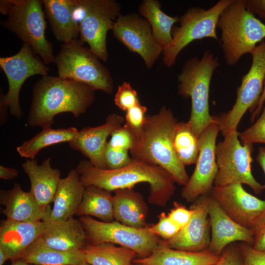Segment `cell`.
I'll list each match as a JSON object with an SVG mask.
<instances>
[{"instance_id":"9","label":"cell","mask_w":265,"mask_h":265,"mask_svg":"<svg viewBox=\"0 0 265 265\" xmlns=\"http://www.w3.org/2000/svg\"><path fill=\"white\" fill-rule=\"evenodd\" d=\"M253 145L241 144L238 132L234 131L216 145L218 171L213 185L222 186L234 184H245L256 194L265 189L253 177L251 171Z\"/></svg>"},{"instance_id":"29","label":"cell","mask_w":265,"mask_h":265,"mask_svg":"<svg viewBox=\"0 0 265 265\" xmlns=\"http://www.w3.org/2000/svg\"><path fill=\"white\" fill-rule=\"evenodd\" d=\"M139 15L150 24L153 35L163 50L172 41V29L179 22L178 16H170L161 9V4L157 0H144L140 3Z\"/></svg>"},{"instance_id":"43","label":"cell","mask_w":265,"mask_h":265,"mask_svg":"<svg viewBox=\"0 0 265 265\" xmlns=\"http://www.w3.org/2000/svg\"><path fill=\"white\" fill-rule=\"evenodd\" d=\"M252 230L254 238L253 248L258 251H265V212Z\"/></svg>"},{"instance_id":"50","label":"cell","mask_w":265,"mask_h":265,"mask_svg":"<svg viewBox=\"0 0 265 265\" xmlns=\"http://www.w3.org/2000/svg\"><path fill=\"white\" fill-rule=\"evenodd\" d=\"M11 265H36L29 264L22 260L17 259V260L12 261V264Z\"/></svg>"},{"instance_id":"34","label":"cell","mask_w":265,"mask_h":265,"mask_svg":"<svg viewBox=\"0 0 265 265\" xmlns=\"http://www.w3.org/2000/svg\"><path fill=\"white\" fill-rule=\"evenodd\" d=\"M238 137L242 144H265V102L258 119L250 127L238 132Z\"/></svg>"},{"instance_id":"1","label":"cell","mask_w":265,"mask_h":265,"mask_svg":"<svg viewBox=\"0 0 265 265\" xmlns=\"http://www.w3.org/2000/svg\"><path fill=\"white\" fill-rule=\"evenodd\" d=\"M75 170L84 187L94 186L110 192L131 189L141 183H148L149 202L161 207L165 206L176 189L175 180L165 170L134 159L128 165L114 170L101 169L89 160H82Z\"/></svg>"},{"instance_id":"13","label":"cell","mask_w":265,"mask_h":265,"mask_svg":"<svg viewBox=\"0 0 265 265\" xmlns=\"http://www.w3.org/2000/svg\"><path fill=\"white\" fill-rule=\"evenodd\" d=\"M0 66L8 82V91L4 95V102L10 115L20 119L23 112L20 105L19 94L23 84L31 76L48 75L50 68L36 56L31 46L26 43H23L20 51L15 55L1 57Z\"/></svg>"},{"instance_id":"8","label":"cell","mask_w":265,"mask_h":265,"mask_svg":"<svg viewBox=\"0 0 265 265\" xmlns=\"http://www.w3.org/2000/svg\"><path fill=\"white\" fill-rule=\"evenodd\" d=\"M231 1L220 0L208 9L192 7L179 17V26L172 27V41L162 51L165 66L171 67L180 52L195 40L210 38L218 41L216 33L218 20Z\"/></svg>"},{"instance_id":"44","label":"cell","mask_w":265,"mask_h":265,"mask_svg":"<svg viewBox=\"0 0 265 265\" xmlns=\"http://www.w3.org/2000/svg\"><path fill=\"white\" fill-rule=\"evenodd\" d=\"M247 8L265 21V0H245Z\"/></svg>"},{"instance_id":"2","label":"cell","mask_w":265,"mask_h":265,"mask_svg":"<svg viewBox=\"0 0 265 265\" xmlns=\"http://www.w3.org/2000/svg\"><path fill=\"white\" fill-rule=\"evenodd\" d=\"M95 91L83 83L58 76H42L33 87L27 124L42 128L51 127L55 115L63 112H71L79 117L93 103Z\"/></svg>"},{"instance_id":"11","label":"cell","mask_w":265,"mask_h":265,"mask_svg":"<svg viewBox=\"0 0 265 265\" xmlns=\"http://www.w3.org/2000/svg\"><path fill=\"white\" fill-rule=\"evenodd\" d=\"M80 40L86 43L90 49L105 62L108 58L106 47L107 32L112 30L121 14V5L114 0H77Z\"/></svg>"},{"instance_id":"20","label":"cell","mask_w":265,"mask_h":265,"mask_svg":"<svg viewBox=\"0 0 265 265\" xmlns=\"http://www.w3.org/2000/svg\"><path fill=\"white\" fill-rule=\"evenodd\" d=\"M0 203L4 207L1 212L7 219L20 222L42 221L52 210L50 206L42 208L30 190L25 191L17 183L10 189L0 190Z\"/></svg>"},{"instance_id":"32","label":"cell","mask_w":265,"mask_h":265,"mask_svg":"<svg viewBox=\"0 0 265 265\" xmlns=\"http://www.w3.org/2000/svg\"><path fill=\"white\" fill-rule=\"evenodd\" d=\"M78 130L75 127L54 129L51 127L42 130L31 139L24 141L16 148L19 155L33 159L42 149L62 142H70L77 136Z\"/></svg>"},{"instance_id":"40","label":"cell","mask_w":265,"mask_h":265,"mask_svg":"<svg viewBox=\"0 0 265 265\" xmlns=\"http://www.w3.org/2000/svg\"><path fill=\"white\" fill-rule=\"evenodd\" d=\"M238 246L242 265H265V251L256 250L245 242H241Z\"/></svg>"},{"instance_id":"49","label":"cell","mask_w":265,"mask_h":265,"mask_svg":"<svg viewBox=\"0 0 265 265\" xmlns=\"http://www.w3.org/2000/svg\"><path fill=\"white\" fill-rule=\"evenodd\" d=\"M9 259V257L7 252L2 247L0 246V265H3Z\"/></svg>"},{"instance_id":"25","label":"cell","mask_w":265,"mask_h":265,"mask_svg":"<svg viewBox=\"0 0 265 265\" xmlns=\"http://www.w3.org/2000/svg\"><path fill=\"white\" fill-rule=\"evenodd\" d=\"M84 189L79 174L75 169H71L59 182L53 208L48 214V218L52 220L62 221L74 217L81 202Z\"/></svg>"},{"instance_id":"4","label":"cell","mask_w":265,"mask_h":265,"mask_svg":"<svg viewBox=\"0 0 265 265\" xmlns=\"http://www.w3.org/2000/svg\"><path fill=\"white\" fill-rule=\"evenodd\" d=\"M217 27L226 63L236 65L265 38V24L246 7L245 0H231L221 13Z\"/></svg>"},{"instance_id":"16","label":"cell","mask_w":265,"mask_h":265,"mask_svg":"<svg viewBox=\"0 0 265 265\" xmlns=\"http://www.w3.org/2000/svg\"><path fill=\"white\" fill-rule=\"evenodd\" d=\"M211 192L229 217L247 229L252 230L265 212V200L249 193L242 184L213 186Z\"/></svg>"},{"instance_id":"27","label":"cell","mask_w":265,"mask_h":265,"mask_svg":"<svg viewBox=\"0 0 265 265\" xmlns=\"http://www.w3.org/2000/svg\"><path fill=\"white\" fill-rule=\"evenodd\" d=\"M113 205L114 219L123 224L137 228H145L148 207L142 195L131 189L114 191Z\"/></svg>"},{"instance_id":"41","label":"cell","mask_w":265,"mask_h":265,"mask_svg":"<svg viewBox=\"0 0 265 265\" xmlns=\"http://www.w3.org/2000/svg\"><path fill=\"white\" fill-rule=\"evenodd\" d=\"M169 218L181 230L185 228L190 222L192 217L191 210L185 206L174 202V206L168 213Z\"/></svg>"},{"instance_id":"30","label":"cell","mask_w":265,"mask_h":265,"mask_svg":"<svg viewBox=\"0 0 265 265\" xmlns=\"http://www.w3.org/2000/svg\"><path fill=\"white\" fill-rule=\"evenodd\" d=\"M81 251L84 261L91 265H132L136 254L128 248L108 242L87 243Z\"/></svg>"},{"instance_id":"18","label":"cell","mask_w":265,"mask_h":265,"mask_svg":"<svg viewBox=\"0 0 265 265\" xmlns=\"http://www.w3.org/2000/svg\"><path fill=\"white\" fill-rule=\"evenodd\" d=\"M209 216L211 226V240L209 250L220 256L225 248L235 241L245 242L252 245L254 233L229 217L216 200L210 195Z\"/></svg>"},{"instance_id":"3","label":"cell","mask_w":265,"mask_h":265,"mask_svg":"<svg viewBox=\"0 0 265 265\" xmlns=\"http://www.w3.org/2000/svg\"><path fill=\"white\" fill-rule=\"evenodd\" d=\"M178 122L171 109L164 106L157 113L146 115L140 132L135 136L134 146L130 152L132 159L161 167L175 182L185 186L189 177L173 146Z\"/></svg>"},{"instance_id":"17","label":"cell","mask_w":265,"mask_h":265,"mask_svg":"<svg viewBox=\"0 0 265 265\" xmlns=\"http://www.w3.org/2000/svg\"><path fill=\"white\" fill-rule=\"evenodd\" d=\"M210 194L198 197L190 207L192 212L189 223L173 238L162 240L171 248L187 251H202L209 249L211 240V226L209 216Z\"/></svg>"},{"instance_id":"31","label":"cell","mask_w":265,"mask_h":265,"mask_svg":"<svg viewBox=\"0 0 265 265\" xmlns=\"http://www.w3.org/2000/svg\"><path fill=\"white\" fill-rule=\"evenodd\" d=\"M76 215L95 216L106 222L114 221L113 195L111 192L94 186L85 187Z\"/></svg>"},{"instance_id":"39","label":"cell","mask_w":265,"mask_h":265,"mask_svg":"<svg viewBox=\"0 0 265 265\" xmlns=\"http://www.w3.org/2000/svg\"><path fill=\"white\" fill-rule=\"evenodd\" d=\"M147 107L139 102L126 111L125 125L134 133L135 136L140 132L145 119Z\"/></svg>"},{"instance_id":"6","label":"cell","mask_w":265,"mask_h":265,"mask_svg":"<svg viewBox=\"0 0 265 265\" xmlns=\"http://www.w3.org/2000/svg\"><path fill=\"white\" fill-rule=\"evenodd\" d=\"M42 0H0V12L7 17L1 26L29 45L48 65L54 62L53 44L45 36L47 23Z\"/></svg>"},{"instance_id":"47","label":"cell","mask_w":265,"mask_h":265,"mask_svg":"<svg viewBox=\"0 0 265 265\" xmlns=\"http://www.w3.org/2000/svg\"><path fill=\"white\" fill-rule=\"evenodd\" d=\"M265 102V82L264 87V89L260 100L257 104V105L254 111L252 113L251 117V122H253L256 116H257L262 111L264 103Z\"/></svg>"},{"instance_id":"23","label":"cell","mask_w":265,"mask_h":265,"mask_svg":"<svg viewBox=\"0 0 265 265\" xmlns=\"http://www.w3.org/2000/svg\"><path fill=\"white\" fill-rule=\"evenodd\" d=\"M22 167L29 179L30 191L38 203L46 209L53 202L61 179L60 170L52 167L50 158L44 160L40 165L38 164L35 159H28L22 164Z\"/></svg>"},{"instance_id":"52","label":"cell","mask_w":265,"mask_h":265,"mask_svg":"<svg viewBox=\"0 0 265 265\" xmlns=\"http://www.w3.org/2000/svg\"><path fill=\"white\" fill-rule=\"evenodd\" d=\"M132 265H140L132 263Z\"/></svg>"},{"instance_id":"12","label":"cell","mask_w":265,"mask_h":265,"mask_svg":"<svg viewBox=\"0 0 265 265\" xmlns=\"http://www.w3.org/2000/svg\"><path fill=\"white\" fill-rule=\"evenodd\" d=\"M251 54V67L242 77L233 106L228 112L215 116L220 132L224 137L237 131L247 110H249L252 113L254 111L263 91L265 82V41L258 45Z\"/></svg>"},{"instance_id":"33","label":"cell","mask_w":265,"mask_h":265,"mask_svg":"<svg viewBox=\"0 0 265 265\" xmlns=\"http://www.w3.org/2000/svg\"><path fill=\"white\" fill-rule=\"evenodd\" d=\"M173 146L177 157L185 166L196 163L199 152V139L188 121L177 123Z\"/></svg>"},{"instance_id":"38","label":"cell","mask_w":265,"mask_h":265,"mask_svg":"<svg viewBox=\"0 0 265 265\" xmlns=\"http://www.w3.org/2000/svg\"><path fill=\"white\" fill-rule=\"evenodd\" d=\"M158 218V222L150 226L149 229L153 234L160 237L163 240H167L173 238L181 230L164 212L161 213Z\"/></svg>"},{"instance_id":"28","label":"cell","mask_w":265,"mask_h":265,"mask_svg":"<svg viewBox=\"0 0 265 265\" xmlns=\"http://www.w3.org/2000/svg\"><path fill=\"white\" fill-rule=\"evenodd\" d=\"M18 259L36 265H79L85 261L81 250H57L47 245L41 237L29 246Z\"/></svg>"},{"instance_id":"7","label":"cell","mask_w":265,"mask_h":265,"mask_svg":"<svg viewBox=\"0 0 265 265\" xmlns=\"http://www.w3.org/2000/svg\"><path fill=\"white\" fill-rule=\"evenodd\" d=\"M80 39L64 43L54 62L60 78L87 84L95 90L111 94L113 80L109 69Z\"/></svg>"},{"instance_id":"10","label":"cell","mask_w":265,"mask_h":265,"mask_svg":"<svg viewBox=\"0 0 265 265\" xmlns=\"http://www.w3.org/2000/svg\"><path fill=\"white\" fill-rule=\"evenodd\" d=\"M86 236L88 244L108 242L128 248L140 258L150 255L160 240L150 230V225L137 228L123 224L116 220L106 222L89 216L79 218Z\"/></svg>"},{"instance_id":"24","label":"cell","mask_w":265,"mask_h":265,"mask_svg":"<svg viewBox=\"0 0 265 265\" xmlns=\"http://www.w3.org/2000/svg\"><path fill=\"white\" fill-rule=\"evenodd\" d=\"M44 10L56 39L66 43L78 37L79 22L75 18L77 0H43Z\"/></svg>"},{"instance_id":"14","label":"cell","mask_w":265,"mask_h":265,"mask_svg":"<svg viewBox=\"0 0 265 265\" xmlns=\"http://www.w3.org/2000/svg\"><path fill=\"white\" fill-rule=\"evenodd\" d=\"M213 116L212 122L199 137V152L193 174L181 190V197L193 202L198 197L209 194L213 186L218 168L215 157L216 141L219 132Z\"/></svg>"},{"instance_id":"51","label":"cell","mask_w":265,"mask_h":265,"mask_svg":"<svg viewBox=\"0 0 265 265\" xmlns=\"http://www.w3.org/2000/svg\"><path fill=\"white\" fill-rule=\"evenodd\" d=\"M79 265H90L89 263H87L86 262L84 261Z\"/></svg>"},{"instance_id":"48","label":"cell","mask_w":265,"mask_h":265,"mask_svg":"<svg viewBox=\"0 0 265 265\" xmlns=\"http://www.w3.org/2000/svg\"><path fill=\"white\" fill-rule=\"evenodd\" d=\"M256 160L262 168L265 175V147H261L259 148Z\"/></svg>"},{"instance_id":"26","label":"cell","mask_w":265,"mask_h":265,"mask_svg":"<svg viewBox=\"0 0 265 265\" xmlns=\"http://www.w3.org/2000/svg\"><path fill=\"white\" fill-rule=\"evenodd\" d=\"M220 256L209 249L194 252L171 248L161 240L150 255L134 259L132 263L140 265H214Z\"/></svg>"},{"instance_id":"19","label":"cell","mask_w":265,"mask_h":265,"mask_svg":"<svg viewBox=\"0 0 265 265\" xmlns=\"http://www.w3.org/2000/svg\"><path fill=\"white\" fill-rule=\"evenodd\" d=\"M124 121L122 116L111 114L107 117L105 124L82 129L76 138L69 143V146L81 152L95 167L107 169L104 159L107 139L114 130L122 126Z\"/></svg>"},{"instance_id":"5","label":"cell","mask_w":265,"mask_h":265,"mask_svg":"<svg viewBox=\"0 0 265 265\" xmlns=\"http://www.w3.org/2000/svg\"><path fill=\"white\" fill-rule=\"evenodd\" d=\"M218 65V57L207 50L201 58L193 57L186 60L178 76V94L191 99L188 122L199 138L213 120L209 111V91L213 74Z\"/></svg>"},{"instance_id":"37","label":"cell","mask_w":265,"mask_h":265,"mask_svg":"<svg viewBox=\"0 0 265 265\" xmlns=\"http://www.w3.org/2000/svg\"><path fill=\"white\" fill-rule=\"evenodd\" d=\"M104 159L107 169L114 170L125 167L132 161L129 151L117 150L110 147L107 143L104 152Z\"/></svg>"},{"instance_id":"45","label":"cell","mask_w":265,"mask_h":265,"mask_svg":"<svg viewBox=\"0 0 265 265\" xmlns=\"http://www.w3.org/2000/svg\"><path fill=\"white\" fill-rule=\"evenodd\" d=\"M18 171L15 168L0 165V178L4 180H12L18 175Z\"/></svg>"},{"instance_id":"22","label":"cell","mask_w":265,"mask_h":265,"mask_svg":"<svg viewBox=\"0 0 265 265\" xmlns=\"http://www.w3.org/2000/svg\"><path fill=\"white\" fill-rule=\"evenodd\" d=\"M43 221L25 222L7 219L0 222V246L7 252L9 260H17L34 241L41 237Z\"/></svg>"},{"instance_id":"46","label":"cell","mask_w":265,"mask_h":265,"mask_svg":"<svg viewBox=\"0 0 265 265\" xmlns=\"http://www.w3.org/2000/svg\"><path fill=\"white\" fill-rule=\"evenodd\" d=\"M4 94L1 91V88L0 89V125H3L7 120V109L8 106L5 104L4 101Z\"/></svg>"},{"instance_id":"35","label":"cell","mask_w":265,"mask_h":265,"mask_svg":"<svg viewBox=\"0 0 265 265\" xmlns=\"http://www.w3.org/2000/svg\"><path fill=\"white\" fill-rule=\"evenodd\" d=\"M110 136L107 143L114 149L130 151L134 146L135 135L125 124L114 130Z\"/></svg>"},{"instance_id":"42","label":"cell","mask_w":265,"mask_h":265,"mask_svg":"<svg viewBox=\"0 0 265 265\" xmlns=\"http://www.w3.org/2000/svg\"><path fill=\"white\" fill-rule=\"evenodd\" d=\"M214 265H242L238 246L230 244L223 250Z\"/></svg>"},{"instance_id":"15","label":"cell","mask_w":265,"mask_h":265,"mask_svg":"<svg viewBox=\"0 0 265 265\" xmlns=\"http://www.w3.org/2000/svg\"><path fill=\"white\" fill-rule=\"evenodd\" d=\"M114 37L129 50L138 54L151 69L162 53L149 22L135 13L120 14L112 29Z\"/></svg>"},{"instance_id":"21","label":"cell","mask_w":265,"mask_h":265,"mask_svg":"<svg viewBox=\"0 0 265 265\" xmlns=\"http://www.w3.org/2000/svg\"><path fill=\"white\" fill-rule=\"evenodd\" d=\"M47 215L42 220L44 229L41 237L49 246L72 251L80 250L87 244L85 232L79 219L72 217L54 221L49 219Z\"/></svg>"},{"instance_id":"36","label":"cell","mask_w":265,"mask_h":265,"mask_svg":"<svg viewBox=\"0 0 265 265\" xmlns=\"http://www.w3.org/2000/svg\"><path fill=\"white\" fill-rule=\"evenodd\" d=\"M114 101L117 106L126 111L140 102L136 91L126 81L118 86Z\"/></svg>"}]
</instances>
